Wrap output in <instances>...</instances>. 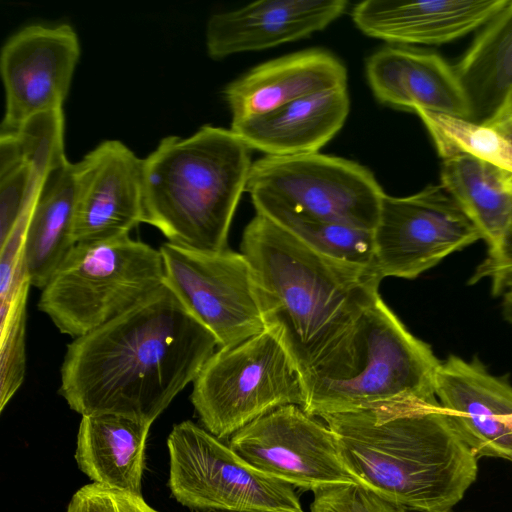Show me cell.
I'll return each mask as SVG.
<instances>
[{
  "label": "cell",
  "mask_w": 512,
  "mask_h": 512,
  "mask_svg": "<svg viewBox=\"0 0 512 512\" xmlns=\"http://www.w3.org/2000/svg\"><path fill=\"white\" fill-rule=\"evenodd\" d=\"M484 279L490 281L493 296L512 291V220L499 244L488 249L468 283L473 285Z\"/></svg>",
  "instance_id": "30"
},
{
  "label": "cell",
  "mask_w": 512,
  "mask_h": 512,
  "mask_svg": "<svg viewBox=\"0 0 512 512\" xmlns=\"http://www.w3.org/2000/svg\"><path fill=\"white\" fill-rule=\"evenodd\" d=\"M435 394L477 457L512 462V385L505 377L491 374L477 358L451 355L437 369Z\"/></svg>",
  "instance_id": "15"
},
{
  "label": "cell",
  "mask_w": 512,
  "mask_h": 512,
  "mask_svg": "<svg viewBox=\"0 0 512 512\" xmlns=\"http://www.w3.org/2000/svg\"><path fill=\"white\" fill-rule=\"evenodd\" d=\"M205 512H223V511H212V510H211V511H205Z\"/></svg>",
  "instance_id": "34"
},
{
  "label": "cell",
  "mask_w": 512,
  "mask_h": 512,
  "mask_svg": "<svg viewBox=\"0 0 512 512\" xmlns=\"http://www.w3.org/2000/svg\"><path fill=\"white\" fill-rule=\"evenodd\" d=\"M440 361L379 297L334 357L302 378V409L312 417L435 399Z\"/></svg>",
  "instance_id": "5"
},
{
  "label": "cell",
  "mask_w": 512,
  "mask_h": 512,
  "mask_svg": "<svg viewBox=\"0 0 512 512\" xmlns=\"http://www.w3.org/2000/svg\"><path fill=\"white\" fill-rule=\"evenodd\" d=\"M250 151L231 129L212 125L186 138H163L143 159L142 222L180 246L227 249L253 163Z\"/></svg>",
  "instance_id": "4"
},
{
  "label": "cell",
  "mask_w": 512,
  "mask_h": 512,
  "mask_svg": "<svg viewBox=\"0 0 512 512\" xmlns=\"http://www.w3.org/2000/svg\"><path fill=\"white\" fill-rule=\"evenodd\" d=\"M345 65L332 53L309 49L264 62L223 90L232 121L258 116L321 91L346 88Z\"/></svg>",
  "instance_id": "19"
},
{
  "label": "cell",
  "mask_w": 512,
  "mask_h": 512,
  "mask_svg": "<svg viewBox=\"0 0 512 512\" xmlns=\"http://www.w3.org/2000/svg\"><path fill=\"white\" fill-rule=\"evenodd\" d=\"M75 243L129 234L143 221V159L106 140L74 163Z\"/></svg>",
  "instance_id": "14"
},
{
  "label": "cell",
  "mask_w": 512,
  "mask_h": 512,
  "mask_svg": "<svg viewBox=\"0 0 512 512\" xmlns=\"http://www.w3.org/2000/svg\"><path fill=\"white\" fill-rule=\"evenodd\" d=\"M265 329L301 377L329 362L364 311L379 297L376 268L325 257L257 214L241 240Z\"/></svg>",
  "instance_id": "2"
},
{
  "label": "cell",
  "mask_w": 512,
  "mask_h": 512,
  "mask_svg": "<svg viewBox=\"0 0 512 512\" xmlns=\"http://www.w3.org/2000/svg\"><path fill=\"white\" fill-rule=\"evenodd\" d=\"M435 147L446 158L462 153L512 174V144L489 126L451 115L417 109Z\"/></svg>",
  "instance_id": "26"
},
{
  "label": "cell",
  "mask_w": 512,
  "mask_h": 512,
  "mask_svg": "<svg viewBox=\"0 0 512 512\" xmlns=\"http://www.w3.org/2000/svg\"><path fill=\"white\" fill-rule=\"evenodd\" d=\"M159 250L165 286L214 335L219 349L266 330L251 268L242 253L229 248L204 251L168 241Z\"/></svg>",
  "instance_id": "10"
},
{
  "label": "cell",
  "mask_w": 512,
  "mask_h": 512,
  "mask_svg": "<svg viewBox=\"0 0 512 512\" xmlns=\"http://www.w3.org/2000/svg\"><path fill=\"white\" fill-rule=\"evenodd\" d=\"M191 401L202 424L219 439L287 405L305 402L302 377L270 331L212 354L193 382Z\"/></svg>",
  "instance_id": "7"
},
{
  "label": "cell",
  "mask_w": 512,
  "mask_h": 512,
  "mask_svg": "<svg viewBox=\"0 0 512 512\" xmlns=\"http://www.w3.org/2000/svg\"><path fill=\"white\" fill-rule=\"evenodd\" d=\"M373 232L375 265L382 278L414 279L482 239L441 184L406 197L385 194Z\"/></svg>",
  "instance_id": "11"
},
{
  "label": "cell",
  "mask_w": 512,
  "mask_h": 512,
  "mask_svg": "<svg viewBox=\"0 0 512 512\" xmlns=\"http://www.w3.org/2000/svg\"><path fill=\"white\" fill-rule=\"evenodd\" d=\"M169 488L182 505L205 511L303 512L293 486L242 460L219 438L191 421L171 430Z\"/></svg>",
  "instance_id": "9"
},
{
  "label": "cell",
  "mask_w": 512,
  "mask_h": 512,
  "mask_svg": "<svg viewBox=\"0 0 512 512\" xmlns=\"http://www.w3.org/2000/svg\"><path fill=\"white\" fill-rule=\"evenodd\" d=\"M453 67L468 97L471 120L484 122L512 88V0L482 27Z\"/></svg>",
  "instance_id": "24"
},
{
  "label": "cell",
  "mask_w": 512,
  "mask_h": 512,
  "mask_svg": "<svg viewBox=\"0 0 512 512\" xmlns=\"http://www.w3.org/2000/svg\"><path fill=\"white\" fill-rule=\"evenodd\" d=\"M502 297V313L504 319L512 324V291L505 293Z\"/></svg>",
  "instance_id": "32"
},
{
  "label": "cell",
  "mask_w": 512,
  "mask_h": 512,
  "mask_svg": "<svg viewBox=\"0 0 512 512\" xmlns=\"http://www.w3.org/2000/svg\"><path fill=\"white\" fill-rule=\"evenodd\" d=\"M509 424L512 426V416L508 419Z\"/></svg>",
  "instance_id": "33"
},
{
  "label": "cell",
  "mask_w": 512,
  "mask_h": 512,
  "mask_svg": "<svg viewBox=\"0 0 512 512\" xmlns=\"http://www.w3.org/2000/svg\"><path fill=\"white\" fill-rule=\"evenodd\" d=\"M79 56L78 36L68 24H34L13 34L0 56L6 99L1 131L62 109Z\"/></svg>",
  "instance_id": "13"
},
{
  "label": "cell",
  "mask_w": 512,
  "mask_h": 512,
  "mask_svg": "<svg viewBox=\"0 0 512 512\" xmlns=\"http://www.w3.org/2000/svg\"><path fill=\"white\" fill-rule=\"evenodd\" d=\"M509 0H366L351 11L365 35L401 45H441L483 27Z\"/></svg>",
  "instance_id": "17"
},
{
  "label": "cell",
  "mask_w": 512,
  "mask_h": 512,
  "mask_svg": "<svg viewBox=\"0 0 512 512\" xmlns=\"http://www.w3.org/2000/svg\"><path fill=\"white\" fill-rule=\"evenodd\" d=\"M31 285H26L10 310L0 317V411L21 387L26 368V301Z\"/></svg>",
  "instance_id": "27"
},
{
  "label": "cell",
  "mask_w": 512,
  "mask_h": 512,
  "mask_svg": "<svg viewBox=\"0 0 512 512\" xmlns=\"http://www.w3.org/2000/svg\"><path fill=\"white\" fill-rule=\"evenodd\" d=\"M345 0H259L215 13L206 25L210 57L269 49L321 31L347 9Z\"/></svg>",
  "instance_id": "16"
},
{
  "label": "cell",
  "mask_w": 512,
  "mask_h": 512,
  "mask_svg": "<svg viewBox=\"0 0 512 512\" xmlns=\"http://www.w3.org/2000/svg\"><path fill=\"white\" fill-rule=\"evenodd\" d=\"M350 110L346 88L321 91L270 112L231 123L252 150L265 156L318 153L343 127Z\"/></svg>",
  "instance_id": "20"
},
{
  "label": "cell",
  "mask_w": 512,
  "mask_h": 512,
  "mask_svg": "<svg viewBox=\"0 0 512 512\" xmlns=\"http://www.w3.org/2000/svg\"><path fill=\"white\" fill-rule=\"evenodd\" d=\"M246 192L256 211L282 208L371 231L385 195L366 167L319 152L254 161Z\"/></svg>",
  "instance_id": "8"
},
{
  "label": "cell",
  "mask_w": 512,
  "mask_h": 512,
  "mask_svg": "<svg viewBox=\"0 0 512 512\" xmlns=\"http://www.w3.org/2000/svg\"><path fill=\"white\" fill-rule=\"evenodd\" d=\"M74 164L66 155L44 175L32 204L24 239L30 285L43 289L75 246Z\"/></svg>",
  "instance_id": "21"
},
{
  "label": "cell",
  "mask_w": 512,
  "mask_h": 512,
  "mask_svg": "<svg viewBox=\"0 0 512 512\" xmlns=\"http://www.w3.org/2000/svg\"><path fill=\"white\" fill-rule=\"evenodd\" d=\"M440 178L489 249L496 247L512 220V174L457 153L443 158Z\"/></svg>",
  "instance_id": "23"
},
{
  "label": "cell",
  "mask_w": 512,
  "mask_h": 512,
  "mask_svg": "<svg viewBox=\"0 0 512 512\" xmlns=\"http://www.w3.org/2000/svg\"><path fill=\"white\" fill-rule=\"evenodd\" d=\"M164 285L160 250L124 234L75 244L42 289L38 308L75 339L145 302Z\"/></svg>",
  "instance_id": "6"
},
{
  "label": "cell",
  "mask_w": 512,
  "mask_h": 512,
  "mask_svg": "<svg viewBox=\"0 0 512 512\" xmlns=\"http://www.w3.org/2000/svg\"><path fill=\"white\" fill-rule=\"evenodd\" d=\"M312 492L310 512H409L359 483L328 485Z\"/></svg>",
  "instance_id": "28"
},
{
  "label": "cell",
  "mask_w": 512,
  "mask_h": 512,
  "mask_svg": "<svg viewBox=\"0 0 512 512\" xmlns=\"http://www.w3.org/2000/svg\"><path fill=\"white\" fill-rule=\"evenodd\" d=\"M218 347L164 285L151 298L68 344L59 393L80 414L152 425Z\"/></svg>",
  "instance_id": "1"
},
{
  "label": "cell",
  "mask_w": 512,
  "mask_h": 512,
  "mask_svg": "<svg viewBox=\"0 0 512 512\" xmlns=\"http://www.w3.org/2000/svg\"><path fill=\"white\" fill-rule=\"evenodd\" d=\"M310 249L330 259L361 266L375 265L374 232L309 217L282 208L256 211Z\"/></svg>",
  "instance_id": "25"
},
{
  "label": "cell",
  "mask_w": 512,
  "mask_h": 512,
  "mask_svg": "<svg viewBox=\"0 0 512 512\" xmlns=\"http://www.w3.org/2000/svg\"><path fill=\"white\" fill-rule=\"evenodd\" d=\"M67 512H157L142 495L109 488L92 482L72 496Z\"/></svg>",
  "instance_id": "29"
},
{
  "label": "cell",
  "mask_w": 512,
  "mask_h": 512,
  "mask_svg": "<svg viewBox=\"0 0 512 512\" xmlns=\"http://www.w3.org/2000/svg\"><path fill=\"white\" fill-rule=\"evenodd\" d=\"M365 73L375 98L384 105L472 119L454 67L436 53L386 46L366 59Z\"/></svg>",
  "instance_id": "18"
},
{
  "label": "cell",
  "mask_w": 512,
  "mask_h": 512,
  "mask_svg": "<svg viewBox=\"0 0 512 512\" xmlns=\"http://www.w3.org/2000/svg\"><path fill=\"white\" fill-rule=\"evenodd\" d=\"M151 425L119 415L82 416L75 459L94 483L141 495Z\"/></svg>",
  "instance_id": "22"
},
{
  "label": "cell",
  "mask_w": 512,
  "mask_h": 512,
  "mask_svg": "<svg viewBox=\"0 0 512 512\" xmlns=\"http://www.w3.org/2000/svg\"><path fill=\"white\" fill-rule=\"evenodd\" d=\"M482 123L497 131L512 144V88L505 94L495 111Z\"/></svg>",
  "instance_id": "31"
},
{
  "label": "cell",
  "mask_w": 512,
  "mask_h": 512,
  "mask_svg": "<svg viewBox=\"0 0 512 512\" xmlns=\"http://www.w3.org/2000/svg\"><path fill=\"white\" fill-rule=\"evenodd\" d=\"M229 447L255 470L303 490L358 483L329 427L297 405L250 422L231 436Z\"/></svg>",
  "instance_id": "12"
},
{
  "label": "cell",
  "mask_w": 512,
  "mask_h": 512,
  "mask_svg": "<svg viewBox=\"0 0 512 512\" xmlns=\"http://www.w3.org/2000/svg\"><path fill=\"white\" fill-rule=\"evenodd\" d=\"M357 482L417 512H452L477 477V456L437 398L321 417Z\"/></svg>",
  "instance_id": "3"
}]
</instances>
